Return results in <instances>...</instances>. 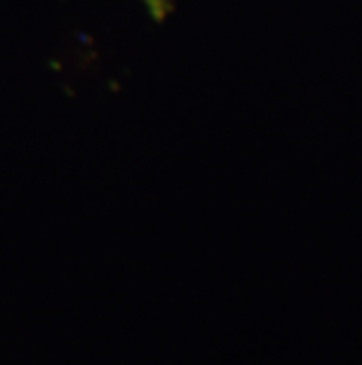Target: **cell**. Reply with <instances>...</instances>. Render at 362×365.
Masks as SVG:
<instances>
[{
	"mask_svg": "<svg viewBox=\"0 0 362 365\" xmlns=\"http://www.w3.org/2000/svg\"><path fill=\"white\" fill-rule=\"evenodd\" d=\"M142 3L146 12L151 14V19L158 21V24H163L169 14L174 12V0H142Z\"/></svg>",
	"mask_w": 362,
	"mask_h": 365,
	"instance_id": "1",
	"label": "cell"
}]
</instances>
